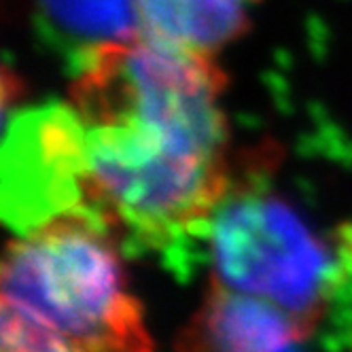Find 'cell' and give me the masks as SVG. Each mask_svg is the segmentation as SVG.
I'll use <instances>...</instances> for the list:
<instances>
[{
	"instance_id": "3",
	"label": "cell",
	"mask_w": 352,
	"mask_h": 352,
	"mask_svg": "<svg viewBox=\"0 0 352 352\" xmlns=\"http://www.w3.org/2000/svg\"><path fill=\"white\" fill-rule=\"evenodd\" d=\"M208 280L318 327L331 304L336 263L327 242L289 202L240 181L210 219Z\"/></svg>"
},
{
	"instance_id": "5",
	"label": "cell",
	"mask_w": 352,
	"mask_h": 352,
	"mask_svg": "<svg viewBox=\"0 0 352 352\" xmlns=\"http://www.w3.org/2000/svg\"><path fill=\"white\" fill-rule=\"evenodd\" d=\"M263 0H130L134 30L193 54L214 56L244 38Z\"/></svg>"
},
{
	"instance_id": "4",
	"label": "cell",
	"mask_w": 352,
	"mask_h": 352,
	"mask_svg": "<svg viewBox=\"0 0 352 352\" xmlns=\"http://www.w3.org/2000/svg\"><path fill=\"white\" fill-rule=\"evenodd\" d=\"M318 327L261 297L208 280L204 297L174 348L206 352H274L310 342Z\"/></svg>"
},
{
	"instance_id": "2",
	"label": "cell",
	"mask_w": 352,
	"mask_h": 352,
	"mask_svg": "<svg viewBox=\"0 0 352 352\" xmlns=\"http://www.w3.org/2000/svg\"><path fill=\"white\" fill-rule=\"evenodd\" d=\"M155 348L113 234L68 208L15 236L0 263L3 352H148Z\"/></svg>"
},
{
	"instance_id": "1",
	"label": "cell",
	"mask_w": 352,
	"mask_h": 352,
	"mask_svg": "<svg viewBox=\"0 0 352 352\" xmlns=\"http://www.w3.org/2000/svg\"><path fill=\"white\" fill-rule=\"evenodd\" d=\"M219 58L138 30L87 49L68 85L74 179L113 230L148 240L214 217L238 183Z\"/></svg>"
}]
</instances>
